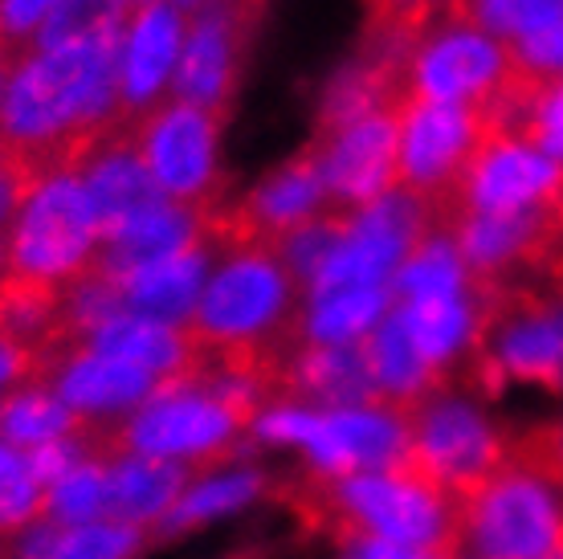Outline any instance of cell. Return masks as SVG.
<instances>
[{"label":"cell","instance_id":"ab89813d","mask_svg":"<svg viewBox=\"0 0 563 559\" xmlns=\"http://www.w3.org/2000/svg\"><path fill=\"white\" fill-rule=\"evenodd\" d=\"M0 57H13V54H9V50H4V45H0Z\"/></svg>","mask_w":563,"mask_h":559},{"label":"cell","instance_id":"9c48e42d","mask_svg":"<svg viewBox=\"0 0 563 559\" xmlns=\"http://www.w3.org/2000/svg\"><path fill=\"white\" fill-rule=\"evenodd\" d=\"M245 429L238 413L209 388L188 380H164L152 401L123 420L119 446L123 458H200L229 462V437Z\"/></svg>","mask_w":563,"mask_h":559},{"label":"cell","instance_id":"4dcf8cb0","mask_svg":"<svg viewBox=\"0 0 563 559\" xmlns=\"http://www.w3.org/2000/svg\"><path fill=\"white\" fill-rule=\"evenodd\" d=\"M367 29L400 42H417L424 29L450 17V0H364Z\"/></svg>","mask_w":563,"mask_h":559},{"label":"cell","instance_id":"ffe728a7","mask_svg":"<svg viewBox=\"0 0 563 559\" xmlns=\"http://www.w3.org/2000/svg\"><path fill=\"white\" fill-rule=\"evenodd\" d=\"M367 348V364H372V376H376V388L384 396V408H393L409 420L417 408L437 396V392L450 388V380L437 376L433 368L421 360V351L412 343L409 327L400 319V310H388L380 319V327L364 339Z\"/></svg>","mask_w":563,"mask_h":559},{"label":"cell","instance_id":"f546056e","mask_svg":"<svg viewBox=\"0 0 563 559\" xmlns=\"http://www.w3.org/2000/svg\"><path fill=\"white\" fill-rule=\"evenodd\" d=\"M140 551V527L123 523H82L66 527L54 547V559H131Z\"/></svg>","mask_w":563,"mask_h":559},{"label":"cell","instance_id":"d6a6232c","mask_svg":"<svg viewBox=\"0 0 563 559\" xmlns=\"http://www.w3.org/2000/svg\"><path fill=\"white\" fill-rule=\"evenodd\" d=\"M519 140L536 143L539 152L563 164V78L560 83L543 86V90L536 95L531 111H527V119H522Z\"/></svg>","mask_w":563,"mask_h":559},{"label":"cell","instance_id":"f35d334b","mask_svg":"<svg viewBox=\"0 0 563 559\" xmlns=\"http://www.w3.org/2000/svg\"><path fill=\"white\" fill-rule=\"evenodd\" d=\"M4 266H9V262H4V241H0V274H4Z\"/></svg>","mask_w":563,"mask_h":559},{"label":"cell","instance_id":"ba28073f","mask_svg":"<svg viewBox=\"0 0 563 559\" xmlns=\"http://www.w3.org/2000/svg\"><path fill=\"white\" fill-rule=\"evenodd\" d=\"M515 78L510 45L462 17H441L412 42L405 66L409 102H453L486 111Z\"/></svg>","mask_w":563,"mask_h":559},{"label":"cell","instance_id":"7402d4cb","mask_svg":"<svg viewBox=\"0 0 563 559\" xmlns=\"http://www.w3.org/2000/svg\"><path fill=\"white\" fill-rule=\"evenodd\" d=\"M393 307V286H347V291L310 294L307 322H302L307 343H360L380 327Z\"/></svg>","mask_w":563,"mask_h":559},{"label":"cell","instance_id":"74e56055","mask_svg":"<svg viewBox=\"0 0 563 559\" xmlns=\"http://www.w3.org/2000/svg\"><path fill=\"white\" fill-rule=\"evenodd\" d=\"M543 274H548L551 282H560V286H563V245L555 250V257L548 262V270H543Z\"/></svg>","mask_w":563,"mask_h":559},{"label":"cell","instance_id":"8fae6325","mask_svg":"<svg viewBox=\"0 0 563 559\" xmlns=\"http://www.w3.org/2000/svg\"><path fill=\"white\" fill-rule=\"evenodd\" d=\"M400 111H372L364 119L323 131L310 140L307 152L323 172L331 205L339 212H360L372 200H380L396 188V164H400Z\"/></svg>","mask_w":563,"mask_h":559},{"label":"cell","instance_id":"4fadbf2b","mask_svg":"<svg viewBox=\"0 0 563 559\" xmlns=\"http://www.w3.org/2000/svg\"><path fill=\"white\" fill-rule=\"evenodd\" d=\"M184 13L168 0H147L135 9L119 37V90H123V111L135 114L152 111L164 86L176 78L184 54Z\"/></svg>","mask_w":563,"mask_h":559},{"label":"cell","instance_id":"e0dca14e","mask_svg":"<svg viewBox=\"0 0 563 559\" xmlns=\"http://www.w3.org/2000/svg\"><path fill=\"white\" fill-rule=\"evenodd\" d=\"M209 262L212 245H197V250L176 253V257H164V262H152V266H140L123 274V278H114L123 310L140 315V319L184 327L192 319L200 291L209 282Z\"/></svg>","mask_w":563,"mask_h":559},{"label":"cell","instance_id":"cb8c5ba5","mask_svg":"<svg viewBox=\"0 0 563 559\" xmlns=\"http://www.w3.org/2000/svg\"><path fill=\"white\" fill-rule=\"evenodd\" d=\"M470 291V270L462 262V250L450 233H433L409 253V262L396 270L393 298L396 307L424 303V298H450Z\"/></svg>","mask_w":563,"mask_h":559},{"label":"cell","instance_id":"52a82bcc","mask_svg":"<svg viewBox=\"0 0 563 559\" xmlns=\"http://www.w3.org/2000/svg\"><path fill=\"white\" fill-rule=\"evenodd\" d=\"M221 123L225 114H212L192 102H155L152 111L131 119L135 147L152 172L155 188L188 209L212 212L229 200L225 172H221Z\"/></svg>","mask_w":563,"mask_h":559},{"label":"cell","instance_id":"e575fe53","mask_svg":"<svg viewBox=\"0 0 563 559\" xmlns=\"http://www.w3.org/2000/svg\"><path fill=\"white\" fill-rule=\"evenodd\" d=\"M25 180H21V172L9 164V155L0 152V241L9 238V229H13V217L21 209V200H25Z\"/></svg>","mask_w":563,"mask_h":559},{"label":"cell","instance_id":"d6986e66","mask_svg":"<svg viewBox=\"0 0 563 559\" xmlns=\"http://www.w3.org/2000/svg\"><path fill=\"white\" fill-rule=\"evenodd\" d=\"M155 388L159 380L152 372L99 351H78L54 376V392L82 417H119L123 408L147 405Z\"/></svg>","mask_w":563,"mask_h":559},{"label":"cell","instance_id":"2e32d148","mask_svg":"<svg viewBox=\"0 0 563 559\" xmlns=\"http://www.w3.org/2000/svg\"><path fill=\"white\" fill-rule=\"evenodd\" d=\"M197 245H209L205 212L176 205V200H164V205L131 217L128 224H119L114 233H107L95 270L111 274V278H123L131 270L176 257V253H188L197 250Z\"/></svg>","mask_w":563,"mask_h":559},{"label":"cell","instance_id":"d4e9b609","mask_svg":"<svg viewBox=\"0 0 563 559\" xmlns=\"http://www.w3.org/2000/svg\"><path fill=\"white\" fill-rule=\"evenodd\" d=\"M140 4L143 0H62L42 33L33 37V50H57L90 37H123Z\"/></svg>","mask_w":563,"mask_h":559},{"label":"cell","instance_id":"30bf717a","mask_svg":"<svg viewBox=\"0 0 563 559\" xmlns=\"http://www.w3.org/2000/svg\"><path fill=\"white\" fill-rule=\"evenodd\" d=\"M257 13H262V0H205L188 17L184 54L172 78V90L180 102L229 114V102L238 95L241 70L250 57V42H254Z\"/></svg>","mask_w":563,"mask_h":559},{"label":"cell","instance_id":"484cf974","mask_svg":"<svg viewBox=\"0 0 563 559\" xmlns=\"http://www.w3.org/2000/svg\"><path fill=\"white\" fill-rule=\"evenodd\" d=\"M49 515V490L29 470V458L0 446V539L13 531H29Z\"/></svg>","mask_w":563,"mask_h":559},{"label":"cell","instance_id":"3957f363","mask_svg":"<svg viewBox=\"0 0 563 559\" xmlns=\"http://www.w3.org/2000/svg\"><path fill=\"white\" fill-rule=\"evenodd\" d=\"M102 250V224L78 172H54L25 193L4 238L9 274L66 291L90 274Z\"/></svg>","mask_w":563,"mask_h":559},{"label":"cell","instance_id":"d590c367","mask_svg":"<svg viewBox=\"0 0 563 559\" xmlns=\"http://www.w3.org/2000/svg\"><path fill=\"white\" fill-rule=\"evenodd\" d=\"M0 384H13V388H25L29 384V364L21 351H13L9 343H0Z\"/></svg>","mask_w":563,"mask_h":559},{"label":"cell","instance_id":"277c9868","mask_svg":"<svg viewBox=\"0 0 563 559\" xmlns=\"http://www.w3.org/2000/svg\"><path fill=\"white\" fill-rule=\"evenodd\" d=\"M478 559H555L563 551V482L507 449V465L457 506Z\"/></svg>","mask_w":563,"mask_h":559},{"label":"cell","instance_id":"f1b7e54d","mask_svg":"<svg viewBox=\"0 0 563 559\" xmlns=\"http://www.w3.org/2000/svg\"><path fill=\"white\" fill-rule=\"evenodd\" d=\"M563 0H486L474 17V25L494 33L498 42H519L527 33H539L543 25L560 21Z\"/></svg>","mask_w":563,"mask_h":559},{"label":"cell","instance_id":"7a4b0ae2","mask_svg":"<svg viewBox=\"0 0 563 559\" xmlns=\"http://www.w3.org/2000/svg\"><path fill=\"white\" fill-rule=\"evenodd\" d=\"M205 282L184 331L217 348H266L298 355L307 348V307H298V278L269 245H233Z\"/></svg>","mask_w":563,"mask_h":559},{"label":"cell","instance_id":"8992f818","mask_svg":"<svg viewBox=\"0 0 563 559\" xmlns=\"http://www.w3.org/2000/svg\"><path fill=\"white\" fill-rule=\"evenodd\" d=\"M490 140V123L478 107L453 102H405L400 111V164L396 188L424 200L437 212L441 233L453 238L457 193L465 168L474 164L482 143Z\"/></svg>","mask_w":563,"mask_h":559},{"label":"cell","instance_id":"836d02e7","mask_svg":"<svg viewBox=\"0 0 563 559\" xmlns=\"http://www.w3.org/2000/svg\"><path fill=\"white\" fill-rule=\"evenodd\" d=\"M57 4L62 0H0V45L13 57H25Z\"/></svg>","mask_w":563,"mask_h":559},{"label":"cell","instance_id":"5bb4252c","mask_svg":"<svg viewBox=\"0 0 563 559\" xmlns=\"http://www.w3.org/2000/svg\"><path fill=\"white\" fill-rule=\"evenodd\" d=\"M74 172L82 176L86 196H90L95 217H99V224H102V238L114 233L119 224H128L131 217H140V212L168 200V196L155 188L152 172H147L140 147H135L131 119H123L111 135H102V140L82 155V164Z\"/></svg>","mask_w":563,"mask_h":559},{"label":"cell","instance_id":"5b68a950","mask_svg":"<svg viewBox=\"0 0 563 559\" xmlns=\"http://www.w3.org/2000/svg\"><path fill=\"white\" fill-rule=\"evenodd\" d=\"M510 441L470 401L437 392L409 417V453L388 470L462 506L507 465Z\"/></svg>","mask_w":563,"mask_h":559},{"label":"cell","instance_id":"8d00e7d4","mask_svg":"<svg viewBox=\"0 0 563 559\" xmlns=\"http://www.w3.org/2000/svg\"><path fill=\"white\" fill-rule=\"evenodd\" d=\"M16 57H0V111H4V95H9V78H13Z\"/></svg>","mask_w":563,"mask_h":559},{"label":"cell","instance_id":"83f0119b","mask_svg":"<svg viewBox=\"0 0 563 559\" xmlns=\"http://www.w3.org/2000/svg\"><path fill=\"white\" fill-rule=\"evenodd\" d=\"M257 490H262V478L257 474H225V478H217V482L197 486L192 494H184L180 503H176V511H172L164 523H168V531H188V527H197L205 518L225 515L233 506L250 503Z\"/></svg>","mask_w":563,"mask_h":559},{"label":"cell","instance_id":"7c38bea8","mask_svg":"<svg viewBox=\"0 0 563 559\" xmlns=\"http://www.w3.org/2000/svg\"><path fill=\"white\" fill-rule=\"evenodd\" d=\"M560 160H551L536 143L515 140V135H490L478 147L474 164L465 168L457 217L462 212H536L560 205Z\"/></svg>","mask_w":563,"mask_h":559},{"label":"cell","instance_id":"4316f807","mask_svg":"<svg viewBox=\"0 0 563 559\" xmlns=\"http://www.w3.org/2000/svg\"><path fill=\"white\" fill-rule=\"evenodd\" d=\"M107 465L95 462H78L70 474H62L49 490V518L57 527H82V523H95L102 518V506H107Z\"/></svg>","mask_w":563,"mask_h":559},{"label":"cell","instance_id":"603a6c76","mask_svg":"<svg viewBox=\"0 0 563 559\" xmlns=\"http://www.w3.org/2000/svg\"><path fill=\"white\" fill-rule=\"evenodd\" d=\"M78 429V413H74L54 388H13L0 396V446L9 449H37L49 441H66Z\"/></svg>","mask_w":563,"mask_h":559},{"label":"cell","instance_id":"6da1fadb","mask_svg":"<svg viewBox=\"0 0 563 559\" xmlns=\"http://www.w3.org/2000/svg\"><path fill=\"white\" fill-rule=\"evenodd\" d=\"M131 119L119 90V37L29 50L16 57L4 111L0 152L21 172L25 188L54 172H74L82 155Z\"/></svg>","mask_w":563,"mask_h":559},{"label":"cell","instance_id":"9a60e30c","mask_svg":"<svg viewBox=\"0 0 563 559\" xmlns=\"http://www.w3.org/2000/svg\"><path fill=\"white\" fill-rule=\"evenodd\" d=\"M314 408V413H339V408H384L376 388L367 348L360 343H307L290 364L286 376V408Z\"/></svg>","mask_w":563,"mask_h":559},{"label":"cell","instance_id":"1f68e13d","mask_svg":"<svg viewBox=\"0 0 563 559\" xmlns=\"http://www.w3.org/2000/svg\"><path fill=\"white\" fill-rule=\"evenodd\" d=\"M510 57L519 78L531 86H551L563 78V17L543 25L539 33H527L519 42H510Z\"/></svg>","mask_w":563,"mask_h":559},{"label":"cell","instance_id":"60d3db41","mask_svg":"<svg viewBox=\"0 0 563 559\" xmlns=\"http://www.w3.org/2000/svg\"><path fill=\"white\" fill-rule=\"evenodd\" d=\"M238 559H254V556H238Z\"/></svg>","mask_w":563,"mask_h":559},{"label":"cell","instance_id":"ac0fdd59","mask_svg":"<svg viewBox=\"0 0 563 559\" xmlns=\"http://www.w3.org/2000/svg\"><path fill=\"white\" fill-rule=\"evenodd\" d=\"M212 465L217 462L192 465V462H168V458H128V462L111 465L102 518L107 523H123V527L159 523L184 498L188 478H200Z\"/></svg>","mask_w":563,"mask_h":559},{"label":"cell","instance_id":"44dd1931","mask_svg":"<svg viewBox=\"0 0 563 559\" xmlns=\"http://www.w3.org/2000/svg\"><path fill=\"white\" fill-rule=\"evenodd\" d=\"M86 351H99L111 360H128V364L152 372L159 384L164 380H180L188 372V331L184 327H168V322H152L140 315H114L86 339Z\"/></svg>","mask_w":563,"mask_h":559}]
</instances>
